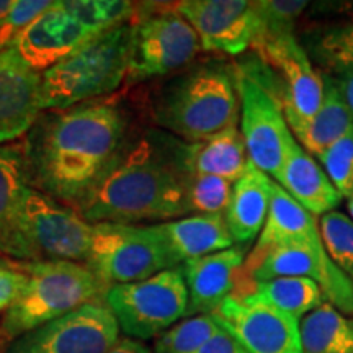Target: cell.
Wrapping results in <instances>:
<instances>
[{"label": "cell", "mask_w": 353, "mask_h": 353, "mask_svg": "<svg viewBox=\"0 0 353 353\" xmlns=\"http://www.w3.org/2000/svg\"><path fill=\"white\" fill-rule=\"evenodd\" d=\"M128 144L125 110L99 99L43 112L20 148L30 187L79 213Z\"/></svg>", "instance_id": "6da1fadb"}, {"label": "cell", "mask_w": 353, "mask_h": 353, "mask_svg": "<svg viewBox=\"0 0 353 353\" xmlns=\"http://www.w3.org/2000/svg\"><path fill=\"white\" fill-rule=\"evenodd\" d=\"M188 176L176 156V139L152 132L130 141L79 214L90 224L165 223L183 218L190 214Z\"/></svg>", "instance_id": "7a4b0ae2"}, {"label": "cell", "mask_w": 353, "mask_h": 353, "mask_svg": "<svg viewBox=\"0 0 353 353\" xmlns=\"http://www.w3.org/2000/svg\"><path fill=\"white\" fill-rule=\"evenodd\" d=\"M244 276L250 286L281 276L309 278L330 306L353 317V281L330 260L314 216L275 182L267 221L245 257Z\"/></svg>", "instance_id": "3957f363"}, {"label": "cell", "mask_w": 353, "mask_h": 353, "mask_svg": "<svg viewBox=\"0 0 353 353\" xmlns=\"http://www.w3.org/2000/svg\"><path fill=\"white\" fill-rule=\"evenodd\" d=\"M239 113L236 70L216 61L188 65L172 77L159 88L151 107L154 123L187 143L237 126Z\"/></svg>", "instance_id": "277c9868"}, {"label": "cell", "mask_w": 353, "mask_h": 353, "mask_svg": "<svg viewBox=\"0 0 353 353\" xmlns=\"http://www.w3.org/2000/svg\"><path fill=\"white\" fill-rule=\"evenodd\" d=\"M26 285L0 321V348L26 332L100 301L108 286L85 263L64 260L20 262Z\"/></svg>", "instance_id": "5b68a950"}, {"label": "cell", "mask_w": 353, "mask_h": 353, "mask_svg": "<svg viewBox=\"0 0 353 353\" xmlns=\"http://www.w3.org/2000/svg\"><path fill=\"white\" fill-rule=\"evenodd\" d=\"M131 37L132 23L117 26L41 74L43 112L103 99L120 88L128 76Z\"/></svg>", "instance_id": "8992f818"}, {"label": "cell", "mask_w": 353, "mask_h": 353, "mask_svg": "<svg viewBox=\"0 0 353 353\" xmlns=\"http://www.w3.org/2000/svg\"><path fill=\"white\" fill-rule=\"evenodd\" d=\"M201 51L195 30L174 6L138 3L126 83L149 81L187 69Z\"/></svg>", "instance_id": "52a82bcc"}, {"label": "cell", "mask_w": 353, "mask_h": 353, "mask_svg": "<svg viewBox=\"0 0 353 353\" xmlns=\"http://www.w3.org/2000/svg\"><path fill=\"white\" fill-rule=\"evenodd\" d=\"M103 301L121 332L136 341L159 337L188 312V291L180 267L143 281L108 286Z\"/></svg>", "instance_id": "ba28073f"}, {"label": "cell", "mask_w": 353, "mask_h": 353, "mask_svg": "<svg viewBox=\"0 0 353 353\" xmlns=\"http://www.w3.org/2000/svg\"><path fill=\"white\" fill-rule=\"evenodd\" d=\"M90 244V223L69 206L28 187L20 210L21 262L85 263Z\"/></svg>", "instance_id": "9c48e42d"}, {"label": "cell", "mask_w": 353, "mask_h": 353, "mask_svg": "<svg viewBox=\"0 0 353 353\" xmlns=\"http://www.w3.org/2000/svg\"><path fill=\"white\" fill-rule=\"evenodd\" d=\"M85 265L107 286L134 283L174 268L151 224H92V244Z\"/></svg>", "instance_id": "30bf717a"}, {"label": "cell", "mask_w": 353, "mask_h": 353, "mask_svg": "<svg viewBox=\"0 0 353 353\" xmlns=\"http://www.w3.org/2000/svg\"><path fill=\"white\" fill-rule=\"evenodd\" d=\"M236 83L241 103V134L249 161L268 176H275L283 164L294 136L278 97L255 70L239 68Z\"/></svg>", "instance_id": "8fae6325"}, {"label": "cell", "mask_w": 353, "mask_h": 353, "mask_svg": "<svg viewBox=\"0 0 353 353\" xmlns=\"http://www.w3.org/2000/svg\"><path fill=\"white\" fill-rule=\"evenodd\" d=\"M118 339V322L100 299L23 334L0 353H108Z\"/></svg>", "instance_id": "7c38bea8"}, {"label": "cell", "mask_w": 353, "mask_h": 353, "mask_svg": "<svg viewBox=\"0 0 353 353\" xmlns=\"http://www.w3.org/2000/svg\"><path fill=\"white\" fill-rule=\"evenodd\" d=\"M254 48L263 63L278 74L281 83L280 103L291 132L317 113L324 97V79L312 65L306 50L294 33L260 38Z\"/></svg>", "instance_id": "4fadbf2b"}, {"label": "cell", "mask_w": 353, "mask_h": 353, "mask_svg": "<svg viewBox=\"0 0 353 353\" xmlns=\"http://www.w3.org/2000/svg\"><path fill=\"white\" fill-rule=\"evenodd\" d=\"M175 8L195 30L205 51L237 56L262 34L255 2L249 0H183Z\"/></svg>", "instance_id": "5bb4252c"}, {"label": "cell", "mask_w": 353, "mask_h": 353, "mask_svg": "<svg viewBox=\"0 0 353 353\" xmlns=\"http://www.w3.org/2000/svg\"><path fill=\"white\" fill-rule=\"evenodd\" d=\"M211 316L247 353H303L299 321L265 304L228 298Z\"/></svg>", "instance_id": "9a60e30c"}, {"label": "cell", "mask_w": 353, "mask_h": 353, "mask_svg": "<svg viewBox=\"0 0 353 353\" xmlns=\"http://www.w3.org/2000/svg\"><path fill=\"white\" fill-rule=\"evenodd\" d=\"M99 34L82 25L63 0L38 15L7 48L34 72L44 74Z\"/></svg>", "instance_id": "2e32d148"}, {"label": "cell", "mask_w": 353, "mask_h": 353, "mask_svg": "<svg viewBox=\"0 0 353 353\" xmlns=\"http://www.w3.org/2000/svg\"><path fill=\"white\" fill-rule=\"evenodd\" d=\"M247 245L190 259L180 265L188 291L187 316L213 314L228 298H234L244 283Z\"/></svg>", "instance_id": "e0dca14e"}, {"label": "cell", "mask_w": 353, "mask_h": 353, "mask_svg": "<svg viewBox=\"0 0 353 353\" xmlns=\"http://www.w3.org/2000/svg\"><path fill=\"white\" fill-rule=\"evenodd\" d=\"M41 113V74L0 51V144L26 136Z\"/></svg>", "instance_id": "ac0fdd59"}, {"label": "cell", "mask_w": 353, "mask_h": 353, "mask_svg": "<svg viewBox=\"0 0 353 353\" xmlns=\"http://www.w3.org/2000/svg\"><path fill=\"white\" fill-rule=\"evenodd\" d=\"M151 229L175 267L190 259L226 250L234 244L224 214L185 216L151 224Z\"/></svg>", "instance_id": "d6986e66"}, {"label": "cell", "mask_w": 353, "mask_h": 353, "mask_svg": "<svg viewBox=\"0 0 353 353\" xmlns=\"http://www.w3.org/2000/svg\"><path fill=\"white\" fill-rule=\"evenodd\" d=\"M275 180L314 218L335 211L341 205V193L335 190L322 165L317 164L311 154L304 151L296 138L291 144L280 170L276 172Z\"/></svg>", "instance_id": "ffe728a7"}, {"label": "cell", "mask_w": 353, "mask_h": 353, "mask_svg": "<svg viewBox=\"0 0 353 353\" xmlns=\"http://www.w3.org/2000/svg\"><path fill=\"white\" fill-rule=\"evenodd\" d=\"M176 156L190 174L219 176L232 183L241 179L250 164L244 138L237 126L198 143L176 139Z\"/></svg>", "instance_id": "44dd1931"}, {"label": "cell", "mask_w": 353, "mask_h": 353, "mask_svg": "<svg viewBox=\"0 0 353 353\" xmlns=\"http://www.w3.org/2000/svg\"><path fill=\"white\" fill-rule=\"evenodd\" d=\"M273 180L252 162L232 183L231 200L224 213L229 234L237 245H249L262 232L272 200Z\"/></svg>", "instance_id": "7402d4cb"}, {"label": "cell", "mask_w": 353, "mask_h": 353, "mask_svg": "<svg viewBox=\"0 0 353 353\" xmlns=\"http://www.w3.org/2000/svg\"><path fill=\"white\" fill-rule=\"evenodd\" d=\"M20 145L0 144V255L20 259V210L28 190Z\"/></svg>", "instance_id": "603a6c76"}, {"label": "cell", "mask_w": 353, "mask_h": 353, "mask_svg": "<svg viewBox=\"0 0 353 353\" xmlns=\"http://www.w3.org/2000/svg\"><path fill=\"white\" fill-rule=\"evenodd\" d=\"M322 79H324V97L319 110L311 120L293 131V136L301 144V148L311 156H319L335 141L353 130V114L339 90L335 79L324 72Z\"/></svg>", "instance_id": "cb8c5ba5"}, {"label": "cell", "mask_w": 353, "mask_h": 353, "mask_svg": "<svg viewBox=\"0 0 353 353\" xmlns=\"http://www.w3.org/2000/svg\"><path fill=\"white\" fill-rule=\"evenodd\" d=\"M239 299L265 304L286 316L301 321L325 303L322 290L309 278L281 276L267 281H257L250 286L249 293Z\"/></svg>", "instance_id": "d4e9b609"}, {"label": "cell", "mask_w": 353, "mask_h": 353, "mask_svg": "<svg viewBox=\"0 0 353 353\" xmlns=\"http://www.w3.org/2000/svg\"><path fill=\"white\" fill-rule=\"evenodd\" d=\"M303 353H353V317L324 303L301 319Z\"/></svg>", "instance_id": "484cf974"}, {"label": "cell", "mask_w": 353, "mask_h": 353, "mask_svg": "<svg viewBox=\"0 0 353 353\" xmlns=\"http://www.w3.org/2000/svg\"><path fill=\"white\" fill-rule=\"evenodd\" d=\"M301 44L324 74L335 76L353 69V20L309 30Z\"/></svg>", "instance_id": "4316f807"}, {"label": "cell", "mask_w": 353, "mask_h": 353, "mask_svg": "<svg viewBox=\"0 0 353 353\" xmlns=\"http://www.w3.org/2000/svg\"><path fill=\"white\" fill-rule=\"evenodd\" d=\"M63 3L82 25L97 34L132 23L138 12V3L125 0H63Z\"/></svg>", "instance_id": "83f0119b"}, {"label": "cell", "mask_w": 353, "mask_h": 353, "mask_svg": "<svg viewBox=\"0 0 353 353\" xmlns=\"http://www.w3.org/2000/svg\"><path fill=\"white\" fill-rule=\"evenodd\" d=\"M221 330L211 314L192 316L176 322L156 341V353H196Z\"/></svg>", "instance_id": "f1b7e54d"}, {"label": "cell", "mask_w": 353, "mask_h": 353, "mask_svg": "<svg viewBox=\"0 0 353 353\" xmlns=\"http://www.w3.org/2000/svg\"><path fill=\"white\" fill-rule=\"evenodd\" d=\"M319 232L335 267L353 281V219L342 211L321 216Z\"/></svg>", "instance_id": "f546056e"}, {"label": "cell", "mask_w": 353, "mask_h": 353, "mask_svg": "<svg viewBox=\"0 0 353 353\" xmlns=\"http://www.w3.org/2000/svg\"><path fill=\"white\" fill-rule=\"evenodd\" d=\"M232 182L213 175L190 174L187 185L190 214H224L231 200Z\"/></svg>", "instance_id": "4dcf8cb0"}, {"label": "cell", "mask_w": 353, "mask_h": 353, "mask_svg": "<svg viewBox=\"0 0 353 353\" xmlns=\"http://www.w3.org/2000/svg\"><path fill=\"white\" fill-rule=\"evenodd\" d=\"M317 159L341 196L350 195L353 192V130L329 145Z\"/></svg>", "instance_id": "1f68e13d"}, {"label": "cell", "mask_w": 353, "mask_h": 353, "mask_svg": "<svg viewBox=\"0 0 353 353\" xmlns=\"http://www.w3.org/2000/svg\"><path fill=\"white\" fill-rule=\"evenodd\" d=\"M307 6L304 0H255V8L262 21L260 38L293 33L294 23Z\"/></svg>", "instance_id": "d6a6232c"}, {"label": "cell", "mask_w": 353, "mask_h": 353, "mask_svg": "<svg viewBox=\"0 0 353 353\" xmlns=\"http://www.w3.org/2000/svg\"><path fill=\"white\" fill-rule=\"evenodd\" d=\"M52 3L51 0H15L12 10L0 20V51L7 50L13 39Z\"/></svg>", "instance_id": "836d02e7"}, {"label": "cell", "mask_w": 353, "mask_h": 353, "mask_svg": "<svg viewBox=\"0 0 353 353\" xmlns=\"http://www.w3.org/2000/svg\"><path fill=\"white\" fill-rule=\"evenodd\" d=\"M26 285V273L21 270L20 262L10 263L0 260V312L7 311Z\"/></svg>", "instance_id": "e575fe53"}, {"label": "cell", "mask_w": 353, "mask_h": 353, "mask_svg": "<svg viewBox=\"0 0 353 353\" xmlns=\"http://www.w3.org/2000/svg\"><path fill=\"white\" fill-rule=\"evenodd\" d=\"M196 353H247L244 347L232 337L228 330L221 327L218 334L206 342Z\"/></svg>", "instance_id": "d590c367"}, {"label": "cell", "mask_w": 353, "mask_h": 353, "mask_svg": "<svg viewBox=\"0 0 353 353\" xmlns=\"http://www.w3.org/2000/svg\"><path fill=\"white\" fill-rule=\"evenodd\" d=\"M332 77L335 79V82H337L339 90H341L342 97L345 99L348 108H350V112L353 114V69L343 70V72L335 74Z\"/></svg>", "instance_id": "8d00e7d4"}, {"label": "cell", "mask_w": 353, "mask_h": 353, "mask_svg": "<svg viewBox=\"0 0 353 353\" xmlns=\"http://www.w3.org/2000/svg\"><path fill=\"white\" fill-rule=\"evenodd\" d=\"M108 353H154V352L151 348L145 347L141 341H136V339H130V337H120Z\"/></svg>", "instance_id": "74e56055"}, {"label": "cell", "mask_w": 353, "mask_h": 353, "mask_svg": "<svg viewBox=\"0 0 353 353\" xmlns=\"http://www.w3.org/2000/svg\"><path fill=\"white\" fill-rule=\"evenodd\" d=\"M13 3H15V0H0V20L12 10Z\"/></svg>", "instance_id": "f35d334b"}, {"label": "cell", "mask_w": 353, "mask_h": 353, "mask_svg": "<svg viewBox=\"0 0 353 353\" xmlns=\"http://www.w3.org/2000/svg\"><path fill=\"white\" fill-rule=\"evenodd\" d=\"M337 8L341 12H347V13H352V15H353V2H342V3H339Z\"/></svg>", "instance_id": "ab89813d"}, {"label": "cell", "mask_w": 353, "mask_h": 353, "mask_svg": "<svg viewBox=\"0 0 353 353\" xmlns=\"http://www.w3.org/2000/svg\"><path fill=\"white\" fill-rule=\"evenodd\" d=\"M345 200H347V210L348 213H350V218L353 219V192L345 198Z\"/></svg>", "instance_id": "60d3db41"}]
</instances>
